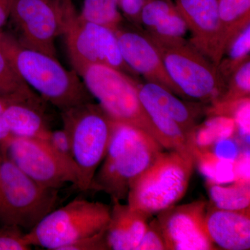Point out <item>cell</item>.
Here are the masks:
<instances>
[{
    "mask_svg": "<svg viewBox=\"0 0 250 250\" xmlns=\"http://www.w3.org/2000/svg\"><path fill=\"white\" fill-rule=\"evenodd\" d=\"M0 45L22 80L61 112L93 102L78 74L64 68L55 57L24 47L3 31H0Z\"/></svg>",
    "mask_w": 250,
    "mask_h": 250,
    "instance_id": "1",
    "label": "cell"
},
{
    "mask_svg": "<svg viewBox=\"0 0 250 250\" xmlns=\"http://www.w3.org/2000/svg\"><path fill=\"white\" fill-rule=\"evenodd\" d=\"M163 149L159 141L146 131L114 121L106 155L89 190L105 192L112 202H121L127 196L131 184Z\"/></svg>",
    "mask_w": 250,
    "mask_h": 250,
    "instance_id": "2",
    "label": "cell"
},
{
    "mask_svg": "<svg viewBox=\"0 0 250 250\" xmlns=\"http://www.w3.org/2000/svg\"><path fill=\"white\" fill-rule=\"evenodd\" d=\"M195 164L190 153L162 151L130 186L127 205L149 218L175 205L187 191Z\"/></svg>",
    "mask_w": 250,
    "mask_h": 250,
    "instance_id": "3",
    "label": "cell"
},
{
    "mask_svg": "<svg viewBox=\"0 0 250 250\" xmlns=\"http://www.w3.org/2000/svg\"><path fill=\"white\" fill-rule=\"evenodd\" d=\"M149 36L160 54L169 77L186 99L213 104L223 96L226 83L218 67L190 41L185 38L162 39Z\"/></svg>",
    "mask_w": 250,
    "mask_h": 250,
    "instance_id": "4",
    "label": "cell"
},
{
    "mask_svg": "<svg viewBox=\"0 0 250 250\" xmlns=\"http://www.w3.org/2000/svg\"><path fill=\"white\" fill-rule=\"evenodd\" d=\"M62 33L74 70L90 65L111 67L136 79L139 76L125 62L114 31L82 19L72 0H60Z\"/></svg>",
    "mask_w": 250,
    "mask_h": 250,
    "instance_id": "5",
    "label": "cell"
},
{
    "mask_svg": "<svg viewBox=\"0 0 250 250\" xmlns=\"http://www.w3.org/2000/svg\"><path fill=\"white\" fill-rule=\"evenodd\" d=\"M62 118L80 171L77 188L81 191H88L106 155L114 121L93 102L62 111Z\"/></svg>",
    "mask_w": 250,
    "mask_h": 250,
    "instance_id": "6",
    "label": "cell"
},
{
    "mask_svg": "<svg viewBox=\"0 0 250 250\" xmlns=\"http://www.w3.org/2000/svg\"><path fill=\"white\" fill-rule=\"evenodd\" d=\"M56 189L42 187L0 149V224L30 231L58 202Z\"/></svg>",
    "mask_w": 250,
    "mask_h": 250,
    "instance_id": "7",
    "label": "cell"
},
{
    "mask_svg": "<svg viewBox=\"0 0 250 250\" xmlns=\"http://www.w3.org/2000/svg\"><path fill=\"white\" fill-rule=\"evenodd\" d=\"M111 206L76 198L55 208L26 232L28 243L50 250H64L72 243L107 228Z\"/></svg>",
    "mask_w": 250,
    "mask_h": 250,
    "instance_id": "8",
    "label": "cell"
},
{
    "mask_svg": "<svg viewBox=\"0 0 250 250\" xmlns=\"http://www.w3.org/2000/svg\"><path fill=\"white\" fill-rule=\"evenodd\" d=\"M77 74L113 121L139 128L160 143L159 134L140 100L136 79L102 65H88Z\"/></svg>",
    "mask_w": 250,
    "mask_h": 250,
    "instance_id": "9",
    "label": "cell"
},
{
    "mask_svg": "<svg viewBox=\"0 0 250 250\" xmlns=\"http://www.w3.org/2000/svg\"><path fill=\"white\" fill-rule=\"evenodd\" d=\"M9 19L20 43L56 58L55 41L62 33L60 0H12Z\"/></svg>",
    "mask_w": 250,
    "mask_h": 250,
    "instance_id": "10",
    "label": "cell"
},
{
    "mask_svg": "<svg viewBox=\"0 0 250 250\" xmlns=\"http://www.w3.org/2000/svg\"><path fill=\"white\" fill-rule=\"evenodd\" d=\"M3 151L20 170L42 187L59 190L68 183L78 186L77 177L46 140L13 136Z\"/></svg>",
    "mask_w": 250,
    "mask_h": 250,
    "instance_id": "11",
    "label": "cell"
},
{
    "mask_svg": "<svg viewBox=\"0 0 250 250\" xmlns=\"http://www.w3.org/2000/svg\"><path fill=\"white\" fill-rule=\"evenodd\" d=\"M208 204L197 200L174 205L159 212L156 220L166 250H218L207 233L205 217Z\"/></svg>",
    "mask_w": 250,
    "mask_h": 250,
    "instance_id": "12",
    "label": "cell"
},
{
    "mask_svg": "<svg viewBox=\"0 0 250 250\" xmlns=\"http://www.w3.org/2000/svg\"><path fill=\"white\" fill-rule=\"evenodd\" d=\"M115 34L122 57L131 70L142 75L147 82L161 85L174 95L186 99L169 77L159 51L144 30L136 27L129 29L122 24Z\"/></svg>",
    "mask_w": 250,
    "mask_h": 250,
    "instance_id": "13",
    "label": "cell"
},
{
    "mask_svg": "<svg viewBox=\"0 0 250 250\" xmlns=\"http://www.w3.org/2000/svg\"><path fill=\"white\" fill-rule=\"evenodd\" d=\"M174 4L191 34L192 45L218 67L220 62L218 0H174Z\"/></svg>",
    "mask_w": 250,
    "mask_h": 250,
    "instance_id": "14",
    "label": "cell"
},
{
    "mask_svg": "<svg viewBox=\"0 0 250 250\" xmlns=\"http://www.w3.org/2000/svg\"><path fill=\"white\" fill-rule=\"evenodd\" d=\"M10 133L14 137L47 140L52 131L46 113L45 103L39 94L0 96Z\"/></svg>",
    "mask_w": 250,
    "mask_h": 250,
    "instance_id": "15",
    "label": "cell"
},
{
    "mask_svg": "<svg viewBox=\"0 0 250 250\" xmlns=\"http://www.w3.org/2000/svg\"><path fill=\"white\" fill-rule=\"evenodd\" d=\"M205 223L208 236L218 249L250 250V207L225 210L208 205Z\"/></svg>",
    "mask_w": 250,
    "mask_h": 250,
    "instance_id": "16",
    "label": "cell"
},
{
    "mask_svg": "<svg viewBox=\"0 0 250 250\" xmlns=\"http://www.w3.org/2000/svg\"><path fill=\"white\" fill-rule=\"evenodd\" d=\"M149 218L127 204L113 202L106 231L109 250H136L147 229Z\"/></svg>",
    "mask_w": 250,
    "mask_h": 250,
    "instance_id": "17",
    "label": "cell"
},
{
    "mask_svg": "<svg viewBox=\"0 0 250 250\" xmlns=\"http://www.w3.org/2000/svg\"><path fill=\"white\" fill-rule=\"evenodd\" d=\"M141 27L152 37L185 38L187 22L172 0H146L141 10Z\"/></svg>",
    "mask_w": 250,
    "mask_h": 250,
    "instance_id": "18",
    "label": "cell"
},
{
    "mask_svg": "<svg viewBox=\"0 0 250 250\" xmlns=\"http://www.w3.org/2000/svg\"><path fill=\"white\" fill-rule=\"evenodd\" d=\"M140 99L153 104L167 116L174 120L191 139L197 126V120L201 115L202 108L179 100L173 93L161 85L147 82L137 83Z\"/></svg>",
    "mask_w": 250,
    "mask_h": 250,
    "instance_id": "19",
    "label": "cell"
},
{
    "mask_svg": "<svg viewBox=\"0 0 250 250\" xmlns=\"http://www.w3.org/2000/svg\"><path fill=\"white\" fill-rule=\"evenodd\" d=\"M218 55L221 61L236 36L250 24V0H218Z\"/></svg>",
    "mask_w": 250,
    "mask_h": 250,
    "instance_id": "20",
    "label": "cell"
},
{
    "mask_svg": "<svg viewBox=\"0 0 250 250\" xmlns=\"http://www.w3.org/2000/svg\"><path fill=\"white\" fill-rule=\"evenodd\" d=\"M140 100L159 134L163 147L190 153L192 155L191 139L182 127L153 104L143 99Z\"/></svg>",
    "mask_w": 250,
    "mask_h": 250,
    "instance_id": "21",
    "label": "cell"
},
{
    "mask_svg": "<svg viewBox=\"0 0 250 250\" xmlns=\"http://www.w3.org/2000/svg\"><path fill=\"white\" fill-rule=\"evenodd\" d=\"M211 206L225 210H241L250 205V182H235L231 185L207 182Z\"/></svg>",
    "mask_w": 250,
    "mask_h": 250,
    "instance_id": "22",
    "label": "cell"
},
{
    "mask_svg": "<svg viewBox=\"0 0 250 250\" xmlns=\"http://www.w3.org/2000/svg\"><path fill=\"white\" fill-rule=\"evenodd\" d=\"M192 155L195 164L198 165L208 182L220 184L236 182L235 162L219 159L209 149H201L197 147L194 148Z\"/></svg>",
    "mask_w": 250,
    "mask_h": 250,
    "instance_id": "23",
    "label": "cell"
},
{
    "mask_svg": "<svg viewBox=\"0 0 250 250\" xmlns=\"http://www.w3.org/2000/svg\"><path fill=\"white\" fill-rule=\"evenodd\" d=\"M237 131L236 123L233 118L226 116H213L205 124L198 126L192 137V147L208 149L220 140L232 137Z\"/></svg>",
    "mask_w": 250,
    "mask_h": 250,
    "instance_id": "24",
    "label": "cell"
},
{
    "mask_svg": "<svg viewBox=\"0 0 250 250\" xmlns=\"http://www.w3.org/2000/svg\"><path fill=\"white\" fill-rule=\"evenodd\" d=\"M79 14L82 19L107 27L114 32L123 24L118 0H84Z\"/></svg>",
    "mask_w": 250,
    "mask_h": 250,
    "instance_id": "25",
    "label": "cell"
},
{
    "mask_svg": "<svg viewBox=\"0 0 250 250\" xmlns=\"http://www.w3.org/2000/svg\"><path fill=\"white\" fill-rule=\"evenodd\" d=\"M250 24L236 36L225 52L227 58L223 57L219 63L218 69L225 83L233 72L250 57ZM224 55V56H225ZM223 56V57H224Z\"/></svg>",
    "mask_w": 250,
    "mask_h": 250,
    "instance_id": "26",
    "label": "cell"
},
{
    "mask_svg": "<svg viewBox=\"0 0 250 250\" xmlns=\"http://www.w3.org/2000/svg\"><path fill=\"white\" fill-rule=\"evenodd\" d=\"M250 58H248L233 72L227 82L223 96L214 104L233 103L250 98Z\"/></svg>",
    "mask_w": 250,
    "mask_h": 250,
    "instance_id": "27",
    "label": "cell"
},
{
    "mask_svg": "<svg viewBox=\"0 0 250 250\" xmlns=\"http://www.w3.org/2000/svg\"><path fill=\"white\" fill-rule=\"evenodd\" d=\"M33 92L34 90L16 71L9 57L0 45V96L29 94Z\"/></svg>",
    "mask_w": 250,
    "mask_h": 250,
    "instance_id": "28",
    "label": "cell"
},
{
    "mask_svg": "<svg viewBox=\"0 0 250 250\" xmlns=\"http://www.w3.org/2000/svg\"><path fill=\"white\" fill-rule=\"evenodd\" d=\"M46 141L48 142L49 146L59 156V159L77 177L79 184L80 171L74 158L71 143L67 131L63 128L52 130L49 133L48 139Z\"/></svg>",
    "mask_w": 250,
    "mask_h": 250,
    "instance_id": "29",
    "label": "cell"
},
{
    "mask_svg": "<svg viewBox=\"0 0 250 250\" xmlns=\"http://www.w3.org/2000/svg\"><path fill=\"white\" fill-rule=\"evenodd\" d=\"M31 246L26 237V232L17 226L1 225L0 226V250H29Z\"/></svg>",
    "mask_w": 250,
    "mask_h": 250,
    "instance_id": "30",
    "label": "cell"
},
{
    "mask_svg": "<svg viewBox=\"0 0 250 250\" xmlns=\"http://www.w3.org/2000/svg\"><path fill=\"white\" fill-rule=\"evenodd\" d=\"M136 250H166L165 241L156 218L148 223Z\"/></svg>",
    "mask_w": 250,
    "mask_h": 250,
    "instance_id": "31",
    "label": "cell"
},
{
    "mask_svg": "<svg viewBox=\"0 0 250 250\" xmlns=\"http://www.w3.org/2000/svg\"><path fill=\"white\" fill-rule=\"evenodd\" d=\"M211 146H213L211 152L223 160L235 162L241 153L238 143L232 137L220 140Z\"/></svg>",
    "mask_w": 250,
    "mask_h": 250,
    "instance_id": "32",
    "label": "cell"
},
{
    "mask_svg": "<svg viewBox=\"0 0 250 250\" xmlns=\"http://www.w3.org/2000/svg\"><path fill=\"white\" fill-rule=\"evenodd\" d=\"M106 229L93 236L85 237L66 247L64 250H107Z\"/></svg>",
    "mask_w": 250,
    "mask_h": 250,
    "instance_id": "33",
    "label": "cell"
},
{
    "mask_svg": "<svg viewBox=\"0 0 250 250\" xmlns=\"http://www.w3.org/2000/svg\"><path fill=\"white\" fill-rule=\"evenodd\" d=\"M145 1L146 0H118L119 9L125 18L139 29H141L140 16Z\"/></svg>",
    "mask_w": 250,
    "mask_h": 250,
    "instance_id": "34",
    "label": "cell"
},
{
    "mask_svg": "<svg viewBox=\"0 0 250 250\" xmlns=\"http://www.w3.org/2000/svg\"><path fill=\"white\" fill-rule=\"evenodd\" d=\"M236 182H250V151L241 152L235 161Z\"/></svg>",
    "mask_w": 250,
    "mask_h": 250,
    "instance_id": "35",
    "label": "cell"
},
{
    "mask_svg": "<svg viewBox=\"0 0 250 250\" xmlns=\"http://www.w3.org/2000/svg\"><path fill=\"white\" fill-rule=\"evenodd\" d=\"M13 136L10 133L6 125L4 117V108L2 100L0 98V149L5 150L12 139Z\"/></svg>",
    "mask_w": 250,
    "mask_h": 250,
    "instance_id": "36",
    "label": "cell"
},
{
    "mask_svg": "<svg viewBox=\"0 0 250 250\" xmlns=\"http://www.w3.org/2000/svg\"><path fill=\"white\" fill-rule=\"evenodd\" d=\"M11 4L12 0H0V31L9 20Z\"/></svg>",
    "mask_w": 250,
    "mask_h": 250,
    "instance_id": "37",
    "label": "cell"
}]
</instances>
